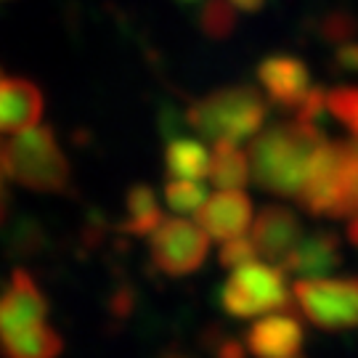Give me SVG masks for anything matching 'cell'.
Returning <instances> with one entry per match:
<instances>
[{
  "instance_id": "4fadbf2b",
  "label": "cell",
  "mask_w": 358,
  "mask_h": 358,
  "mask_svg": "<svg viewBox=\"0 0 358 358\" xmlns=\"http://www.w3.org/2000/svg\"><path fill=\"white\" fill-rule=\"evenodd\" d=\"M340 263H343L340 239L332 231H316L308 236L303 234V239L294 244V250L279 268L297 279H321L329 276L334 268H340Z\"/></svg>"
},
{
  "instance_id": "ffe728a7",
  "label": "cell",
  "mask_w": 358,
  "mask_h": 358,
  "mask_svg": "<svg viewBox=\"0 0 358 358\" xmlns=\"http://www.w3.org/2000/svg\"><path fill=\"white\" fill-rule=\"evenodd\" d=\"M327 112L358 138V85H340L327 93Z\"/></svg>"
},
{
  "instance_id": "7c38bea8",
  "label": "cell",
  "mask_w": 358,
  "mask_h": 358,
  "mask_svg": "<svg viewBox=\"0 0 358 358\" xmlns=\"http://www.w3.org/2000/svg\"><path fill=\"white\" fill-rule=\"evenodd\" d=\"M300 239H303V223L289 207L268 205L252 220V242L257 252L273 266H282Z\"/></svg>"
},
{
  "instance_id": "6da1fadb",
  "label": "cell",
  "mask_w": 358,
  "mask_h": 358,
  "mask_svg": "<svg viewBox=\"0 0 358 358\" xmlns=\"http://www.w3.org/2000/svg\"><path fill=\"white\" fill-rule=\"evenodd\" d=\"M327 141L316 122L284 120L273 128L257 133L250 143V176L263 192L276 196H297L308 162Z\"/></svg>"
},
{
  "instance_id": "f546056e",
  "label": "cell",
  "mask_w": 358,
  "mask_h": 358,
  "mask_svg": "<svg viewBox=\"0 0 358 358\" xmlns=\"http://www.w3.org/2000/svg\"><path fill=\"white\" fill-rule=\"evenodd\" d=\"M0 80H3V69H0Z\"/></svg>"
},
{
  "instance_id": "9c48e42d",
  "label": "cell",
  "mask_w": 358,
  "mask_h": 358,
  "mask_svg": "<svg viewBox=\"0 0 358 358\" xmlns=\"http://www.w3.org/2000/svg\"><path fill=\"white\" fill-rule=\"evenodd\" d=\"M194 215L210 239L229 242L244 236V231L252 226V202L242 189H220L207 196Z\"/></svg>"
},
{
  "instance_id": "ba28073f",
  "label": "cell",
  "mask_w": 358,
  "mask_h": 358,
  "mask_svg": "<svg viewBox=\"0 0 358 358\" xmlns=\"http://www.w3.org/2000/svg\"><path fill=\"white\" fill-rule=\"evenodd\" d=\"M257 80L271 103L294 112L300 101L310 93V69L303 59L289 53H271L257 64Z\"/></svg>"
},
{
  "instance_id": "4316f807",
  "label": "cell",
  "mask_w": 358,
  "mask_h": 358,
  "mask_svg": "<svg viewBox=\"0 0 358 358\" xmlns=\"http://www.w3.org/2000/svg\"><path fill=\"white\" fill-rule=\"evenodd\" d=\"M345 236L353 247H358V215L350 217V223H348V229H345Z\"/></svg>"
},
{
  "instance_id": "cb8c5ba5",
  "label": "cell",
  "mask_w": 358,
  "mask_h": 358,
  "mask_svg": "<svg viewBox=\"0 0 358 358\" xmlns=\"http://www.w3.org/2000/svg\"><path fill=\"white\" fill-rule=\"evenodd\" d=\"M353 32H356V19L348 13H332L321 27V35L327 40H334V43H345Z\"/></svg>"
},
{
  "instance_id": "ac0fdd59",
  "label": "cell",
  "mask_w": 358,
  "mask_h": 358,
  "mask_svg": "<svg viewBox=\"0 0 358 358\" xmlns=\"http://www.w3.org/2000/svg\"><path fill=\"white\" fill-rule=\"evenodd\" d=\"M207 178L213 180L217 189H244L252 180L247 152L239 149V143H215Z\"/></svg>"
},
{
  "instance_id": "5bb4252c",
  "label": "cell",
  "mask_w": 358,
  "mask_h": 358,
  "mask_svg": "<svg viewBox=\"0 0 358 358\" xmlns=\"http://www.w3.org/2000/svg\"><path fill=\"white\" fill-rule=\"evenodd\" d=\"M43 93L29 80H0V133H22L38 125Z\"/></svg>"
},
{
  "instance_id": "3957f363",
  "label": "cell",
  "mask_w": 358,
  "mask_h": 358,
  "mask_svg": "<svg viewBox=\"0 0 358 358\" xmlns=\"http://www.w3.org/2000/svg\"><path fill=\"white\" fill-rule=\"evenodd\" d=\"M0 170L16 183L43 194H64L72 183V167L48 125L16 133V138L3 146Z\"/></svg>"
},
{
  "instance_id": "f1b7e54d",
  "label": "cell",
  "mask_w": 358,
  "mask_h": 358,
  "mask_svg": "<svg viewBox=\"0 0 358 358\" xmlns=\"http://www.w3.org/2000/svg\"><path fill=\"white\" fill-rule=\"evenodd\" d=\"M167 358H186V356H167Z\"/></svg>"
},
{
  "instance_id": "d6986e66",
  "label": "cell",
  "mask_w": 358,
  "mask_h": 358,
  "mask_svg": "<svg viewBox=\"0 0 358 358\" xmlns=\"http://www.w3.org/2000/svg\"><path fill=\"white\" fill-rule=\"evenodd\" d=\"M236 13L229 0H207L199 11V29L210 40H229L236 29Z\"/></svg>"
},
{
  "instance_id": "603a6c76",
  "label": "cell",
  "mask_w": 358,
  "mask_h": 358,
  "mask_svg": "<svg viewBox=\"0 0 358 358\" xmlns=\"http://www.w3.org/2000/svg\"><path fill=\"white\" fill-rule=\"evenodd\" d=\"M257 247L252 242V236L247 239V236H236V239H229V242H223V250H220V266L223 268H239V266H247V263H252L257 260Z\"/></svg>"
},
{
  "instance_id": "8fae6325",
  "label": "cell",
  "mask_w": 358,
  "mask_h": 358,
  "mask_svg": "<svg viewBox=\"0 0 358 358\" xmlns=\"http://www.w3.org/2000/svg\"><path fill=\"white\" fill-rule=\"evenodd\" d=\"M303 343V324L289 313H268L244 334V348L255 358H297Z\"/></svg>"
},
{
  "instance_id": "52a82bcc",
  "label": "cell",
  "mask_w": 358,
  "mask_h": 358,
  "mask_svg": "<svg viewBox=\"0 0 358 358\" xmlns=\"http://www.w3.org/2000/svg\"><path fill=\"white\" fill-rule=\"evenodd\" d=\"M348 167V141H324L308 162L297 202L308 215L332 217Z\"/></svg>"
},
{
  "instance_id": "44dd1931",
  "label": "cell",
  "mask_w": 358,
  "mask_h": 358,
  "mask_svg": "<svg viewBox=\"0 0 358 358\" xmlns=\"http://www.w3.org/2000/svg\"><path fill=\"white\" fill-rule=\"evenodd\" d=\"M207 199V189L199 180H178L170 178L165 186V202L170 210H176L180 215H192L196 213L202 202Z\"/></svg>"
},
{
  "instance_id": "7a4b0ae2",
  "label": "cell",
  "mask_w": 358,
  "mask_h": 358,
  "mask_svg": "<svg viewBox=\"0 0 358 358\" xmlns=\"http://www.w3.org/2000/svg\"><path fill=\"white\" fill-rule=\"evenodd\" d=\"M268 103L250 85H229L207 93L186 109L183 122L213 143H242L266 125Z\"/></svg>"
},
{
  "instance_id": "484cf974",
  "label": "cell",
  "mask_w": 358,
  "mask_h": 358,
  "mask_svg": "<svg viewBox=\"0 0 358 358\" xmlns=\"http://www.w3.org/2000/svg\"><path fill=\"white\" fill-rule=\"evenodd\" d=\"M239 13H257L266 8V0H229Z\"/></svg>"
},
{
  "instance_id": "d4e9b609",
  "label": "cell",
  "mask_w": 358,
  "mask_h": 358,
  "mask_svg": "<svg viewBox=\"0 0 358 358\" xmlns=\"http://www.w3.org/2000/svg\"><path fill=\"white\" fill-rule=\"evenodd\" d=\"M334 69L340 75H358V43L345 40L334 51Z\"/></svg>"
},
{
  "instance_id": "277c9868",
  "label": "cell",
  "mask_w": 358,
  "mask_h": 358,
  "mask_svg": "<svg viewBox=\"0 0 358 358\" xmlns=\"http://www.w3.org/2000/svg\"><path fill=\"white\" fill-rule=\"evenodd\" d=\"M217 303L234 319H257L266 313L294 310V294L279 266L252 260L234 268L229 282L217 292Z\"/></svg>"
},
{
  "instance_id": "5b68a950",
  "label": "cell",
  "mask_w": 358,
  "mask_h": 358,
  "mask_svg": "<svg viewBox=\"0 0 358 358\" xmlns=\"http://www.w3.org/2000/svg\"><path fill=\"white\" fill-rule=\"evenodd\" d=\"M294 306L324 332L358 329V279H297L292 284Z\"/></svg>"
},
{
  "instance_id": "30bf717a",
  "label": "cell",
  "mask_w": 358,
  "mask_h": 358,
  "mask_svg": "<svg viewBox=\"0 0 358 358\" xmlns=\"http://www.w3.org/2000/svg\"><path fill=\"white\" fill-rule=\"evenodd\" d=\"M45 316H48V300L43 289L24 268H16L0 294V334L43 324Z\"/></svg>"
},
{
  "instance_id": "8992f818",
  "label": "cell",
  "mask_w": 358,
  "mask_h": 358,
  "mask_svg": "<svg viewBox=\"0 0 358 358\" xmlns=\"http://www.w3.org/2000/svg\"><path fill=\"white\" fill-rule=\"evenodd\" d=\"M205 231L183 217H162L149 234V255L157 268L167 276H189L205 266L210 242Z\"/></svg>"
},
{
  "instance_id": "7402d4cb",
  "label": "cell",
  "mask_w": 358,
  "mask_h": 358,
  "mask_svg": "<svg viewBox=\"0 0 358 358\" xmlns=\"http://www.w3.org/2000/svg\"><path fill=\"white\" fill-rule=\"evenodd\" d=\"M353 215H358V138L348 141L345 178H343L340 199H337L332 217H353Z\"/></svg>"
},
{
  "instance_id": "83f0119b",
  "label": "cell",
  "mask_w": 358,
  "mask_h": 358,
  "mask_svg": "<svg viewBox=\"0 0 358 358\" xmlns=\"http://www.w3.org/2000/svg\"><path fill=\"white\" fill-rule=\"evenodd\" d=\"M178 6H194V3H199V0H176Z\"/></svg>"
},
{
  "instance_id": "e0dca14e",
  "label": "cell",
  "mask_w": 358,
  "mask_h": 358,
  "mask_svg": "<svg viewBox=\"0 0 358 358\" xmlns=\"http://www.w3.org/2000/svg\"><path fill=\"white\" fill-rule=\"evenodd\" d=\"M162 207L157 202V194L143 186V183H136L130 186L128 194H125V220H122V229L130 236H149L159 223H162Z\"/></svg>"
},
{
  "instance_id": "4dcf8cb0",
  "label": "cell",
  "mask_w": 358,
  "mask_h": 358,
  "mask_svg": "<svg viewBox=\"0 0 358 358\" xmlns=\"http://www.w3.org/2000/svg\"><path fill=\"white\" fill-rule=\"evenodd\" d=\"M297 358H300V356H297Z\"/></svg>"
},
{
  "instance_id": "2e32d148",
  "label": "cell",
  "mask_w": 358,
  "mask_h": 358,
  "mask_svg": "<svg viewBox=\"0 0 358 358\" xmlns=\"http://www.w3.org/2000/svg\"><path fill=\"white\" fill-rule=\"evenodd\" d=\"M210 159L205 143L176 136L165 149V167L170 178L178 180H205L210 176Z\"/></svg>"
},
{
  "instance_id": "9a60e30c",
  "label": "cell",
  "mask_w": 358,
  "mask_h": 358,
  "mask_svg": "<svg viewBox=\"0 0 358 358\" xmlns=\"http://www.w3.org/2000/svg\"><path fill=\"white\" fill-rule=\"evenodd\" d=\"M64 350L62 334L45 321L19 332L0 334V358H59Z\"/></svg>"
}]
</instances>
